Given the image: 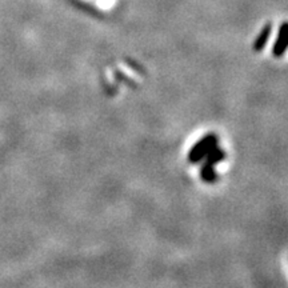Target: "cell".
I'll list each match as a JSON object with an SVG mask.
<instances>
[{"label": "cell", "instance_id": "obj_4", "mask_svg": "<svg viewBox=\"0 0 288 288\" xmlns=\"http://www.w3.org/2000/svg\"><path fill=\"white\" fill-rule=\"evenodd\" d=\"M200 171H202V178H203L206 182H208V183H212L214 180H216V173H215L214 171V166L210 164V163L206 162V164L202 167V170Z\"/></svg>", "mask_w": 288, "mask_h": 288}, {"label": "cell", "instance_id": "obj_2", "mask_svg": "<svg viewBox=\"0 0 288 288\" xmlns=\"http://www.w3.org/2000/svg\"><path fill=\"white\" fill-rule=\"evenodd\" d=\"M285 48H287V23H283L279 31L278 39H276V43L274 46V56L275 58H279L281 55L284 54Z\"/></svg>", "mask_w": 288, "mask_h": 288}, {"label": "cell", "instance_id": "obj_1", "mask_svg": "<svg viewBox=\"0 0 288 288\" xmlns=\"http://www.w3.org/2000/svg\"><path fill=\"white\" fill-rule=\"evenodd\" d=\"M215 146H217V136L214 134L204 136L203 139L197 142L195 146L192 147V149L190 151L188 155V160L191 163H199L200 160L204 159L208 155L211 149L214 148Z\"/></svg>", "mask_w": 288, "mask_h": 288}, {"label": "cell", "instance_id": "obj_3", "mask_svg": "<svg viewBox=\"0 0 288 288\" xmlns=\"http://www.w3.org/2000/svg\"><path fill=\"white\" fill-rule=\"evenodd\" d=\"M270 34H271V24H267V26L263 28V31H261V34L259 35L258 39L255 40V45H254L255 51H261V50L264 48L268 37H270Z\"/></svg>", "mask_w": 288, "mask_h": 288}]
</instances>
